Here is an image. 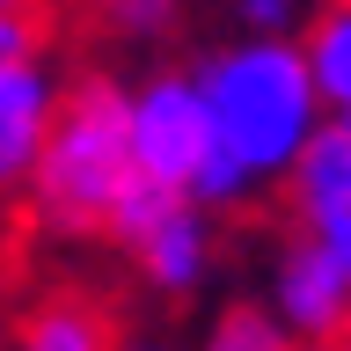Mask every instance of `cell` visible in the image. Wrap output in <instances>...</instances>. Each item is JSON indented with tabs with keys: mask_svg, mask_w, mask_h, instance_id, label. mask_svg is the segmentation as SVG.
<instances>
[{
	"mask_svg": "<svg viewBox=\"0 0 351 351\" xmlns=\"http://www.w3.org/2000/svg\"><path fill=\"white\" fill-rule=\"evenodd\" d=\"M205 117H213V161L191 183L205 213H249L256 197L285 183V169L307 154V139L329 125V103L300 59V37H234L205 44L191 59Z\"/></svg>",
	"mask_w": 351,
	"mask_h": 351,
	"instance_id": "obj_1",
	"label": "cell"
},
{
	"mask_svg": "<svg viewBox=\"0 0 351 351\" xmlns=\"http://www.w3.org/2000/svg\"><path fill=\"white\" fill-rule=\"evenodd\" d=\"M73 15L95 29L103 44H125V51H154L183 29V0H73Z\"/></svg>",
	"mask_w": 351,
	"mask_h": 351,
	"instance_id": "obj_10",
	"label": "cell"
},
{
	"mask_svg": "<svg viewBox=\"0 0 351 351\" xmlns=\"http://www.w3.org/2000/svg\"><path fill=\"white\" fill-rule=\"evenodd\" d=\"M66 73L51 66V51H29V59H0V213L22 205V183L44 154V132L59 117Z\"/></svg>",
	"mask_w": 351,
	"mask_h": 351,
	"instance_id": "obj_7",
	"label": "cell"
},
{
	"mask_svg": "<svg viewBox=\"0 0 351 351\" xmlns=\"http://www.w3.org/2000/svg\"><path fill=\"white\" fill-rule=\"evenodd\" d=\"M15 8H44V0H0V15H15Z\"/></svg>",
	"mask_w": 351,
	"mask_h": 351,
	"instance_id": "obj_14",
	"label": "cell"
},
{
	"mask_svg": "<svg viewBox=\"0 0 351 351\" xmlns=\"http://www.w3.org/2000/svg\"><path fill=\"white\" fill-rule=\"evenodd\" d=\"M125 132H132V169L147 183L191 191L213 161V117H205L197 73L191 66H147L139 81H125Z\"/></svg>",
	"mask_w": 351,
	"mask_h": 351,
	"instance_id": "obj_4",
	"label": "cell"
},
{
	"mask_svg": "<svg viewBox=\"0 0 351 351\" xmlns=\"http://www.w3.org/2000/svg\"><path fill=\"white\" fill-rule=\"evenodd\" d=\"M132 176L139 169H132V132H125V81L95 66V73L66 81L15 213L37 241H103Z\"/></svg>",
	"mask_w": 351,
	"mask_h": 351,
	"instance_id": "obj_2",
	"label": "cell"
},
{
	"mask_svg": "<svg viewBox=\"0 0 351 351\" xmlns=\"http://www.w3.org/2000/svg\"><path fill=\"white\" fill-rule=\"evenodd\" d=\"M256 300L271 307L293 337L329 351L337 337H351V263L285 227V234L271 241V256H263V293Z\"/></svg>",
	"mask_w": 351,
	"mask_h": 351,
	"instance_id": "obj_5",
	"label": "cell"
},
{
	"mask_svg": "<svg viewBox=\"0 0 351 351\" xmlns=\"http://www.w3.org/2000/svg\"><path fill=\"white\" fill-rule=\"evenodd\" d=\"M0 351H8V337H0Z\"/></svg>",
	"mask_w": 351,
	"mask_h": 351,
	"instance_id": "obj_18",
	"label": "cell"
},
{
	"mask_svg": "<svg viewBox=\"0 0 351 351\" xmlns=\"http://www.w3.org/2000/svg\"><path fill=\"white\" fill-rule=\"evenodd\" d=\"M329 351H351V337H337V344H329Z\"/></svg>",
	"mask_w": 351,
	"mask_h": 351,
	"instance_id": "obj_16",
	"label": "cell"
},
{
	"mask_svg": "<svg viewBox=\"0 0 351 351\" xmlns=\"http://www.w3.org/2000/svg\"><path fill=\"white\" fill-rule=\"evenodd\" d=\"M0 337H8V351H132L125 322L95 293H81V285H37L8 315Z\"/></svg>",
	"mask_w": 351,
	"mask_h": 351,
	"instance_id": "obj_8",
	"label": "cell"
},
{
	"mask_svg": "<svg viewBox=\"0 0 351 351\" xmlns=\"http://www.w3.org/2000/svg\"><path fill=\"white\" fill-rule=\"evenodd\" d=\"M329 125H344V132H351V110H337V117H329Z\"/></svg>",
	"mask_w": 351,
	"mask_h": 351,
	"instance_id": "obj_15",
	"label": "cell"
},
{
	"mask_svg": "<svg viewBox=\"0 0 351 351\" xmlns=\"http://www.w3.org/2000/svg\"><path fill=\"white\" fill-rule=\"evenodd\" d=\"M307 8H315V0H227L234 29H249V37H300Z\"/></svg>",
	"mask_w": 351,
	"mask_h": 351,
	"instance_id": "obj_12",
	"label": "cell"
},
{
	"mask_svg": "<svg viewBox=\"0 0 351 351\" xmlns=\"http://www.w3.org/2000/svg\"><path fill=\"white\" fill-rule=\"evenodd\" d=\"M278 205H285V227L293 234L322 241L329 256L351 263V132L344 125H322L307 139V154L278 183Z\"/></svg>",
	"mask_w": 351,
	"mask_h": 351,
	"instance_id": "obj_6",
	"label": "cell"
},
{
	"mask_svg": "<svg viewBox=\"0 0 351 351\" xmlns=\"http://www.w3.org/2000/svg\"><path fill=\"white\" fill-rule=\"evenodd\" d=\"M132 351H161V344H132Z\"/></svg>",
	"mask_w": 351,
	"mask_h": 351,
	"instance_id": "obj_17",
	"label": "cell"
},
{
	"mask_svg": "<svg viewBox=\"0 0 351 351\" xmlns=\"http://www.w3.org/2000/svg\"><path fill=\"white\" fill-rule=\"evenodd\" d=\"M197 351H315V344L293 337L263 300H227V307H213V322H205Z\"/></svg>",
	"mask_w": 351,
	"mask_h": 351,
	"instance_id": "obj_11",
	"label": "cell"
},
{
	"mask_svg": "<svg viewBox=\"0 0 351 351\" xmlns=\"http://www.w3.org/2000/svg\"><path fill=\"white\" fill-rule=\"evenodd\" d=\"M103 241L132 263V278L147 285L154 300H197L219 271V213H205L191 191L147 183V176L125 183Z\"/></svg>",
	"mask_w": 351,
	"mask_h": 351,
	"instance_id": "obj_3",
	"label": "cell"
},
{
	"mask_svg": "<svg viewBox=\"0 0 351 351\" xmlns=\"http://www.w3.org/2000/svg\"><path fill=\"white\" fill-rule=\"evenodd\" d=\"M29 51H51V15L44 8L0 15V59H29Z\"/></svg>",
	"mask_w": 351,
	"mask_h": 351,
	"instance_id": "obj_13",
	"label": "cell"
},
{
	"mask_svg": "<svg viewBox=\"0 0 351 351\" xmlns=\"http://www.w3.org/2000/svg\"><path fill=\"white\" fill-rule=\"evenodd\" d=\"M300 59H307V73H315V88H322L329 117L351 110V0H315V8H307Z\"/></svg>",
	"mask_w": 351,
	"mask_h": 351,
	"instance_id": "obj_9",
	"label": "cell"
}]
</instances>
